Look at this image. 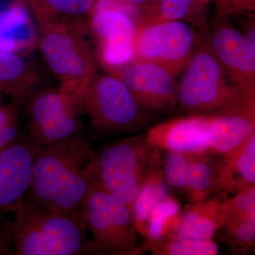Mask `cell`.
<instances>
[{
	"mask_svg": "<svg viewBox=\"0 0 255 255\" xmlns=\"http://www.w3.org/2000/svg\"><path fill=\"white\" fill-rule=\"evenodd\" d=\"M206 153L190 155L185 191L191 203L204 200L215 189L217 169L214 170L204 157Z\"/></svg>",
	"mask_w": 255,
	"mask_h": 255,
	"instance_id": "obj_24",
	"label": "cell"
},
{
	"mask_svg": "<svg viewBox=\"0 0 255 255\" xmlns=\"http://www.w3.org/2000/svg\"><path fill=\"white\" fill-rule=\"evenodd\" d=\"M41 87V75L22 55L0 49V92L9 97L11 105L21 110Z\"/></svg>",
	"mask_w": 255,
	"mask_h": 255,
	"instance_id": "obj_14",
	"label": "cell"
},
{
	"mask_svg": "<svg viewBox=\"0 0 255 255\" xmlns=\"http://www.w3.org/2000/svg\"><path fill=\"white\" fill-rule=\"evenodd\" d=\"M89 28L98 42L121 35L135 39L138 24L127 11L107 7L92 11L89 16Z\"/></svg>",
	"mask_w": 255,
	"mask_h": 255,
	"instance_id": "obj_21",
	"label": "cell"
},
{
	"mask_svg": "<svg viewBox=\"0 0 255 255\" xmlns=\"http://www.w3.org/2000/svg\"><path fill=\"white\" fill-rule=\"evenodd\" d=\"M198 40L194 26L184 21L142 23L134 41L135 58L158 64L176 78L190 62Z\"/></svg>",
	"mask_w": 255,
	"mask_h": 255,
	"instance_id": "obj_9",
	"label": "cell"
},
{
	"mask_svg": "<svg viewBox=\"0 0 255 255\" xmlns=\"http://www.w3.org/2000/svg\"><path fill=\"white\" fill-rule=\"evenodd\" d=\"M80 102L92 130L98 136L138 131L150 118L113 74H96L82 91Z\"/></svg>",
	"mask_w": 255,
	"mask_h": 255,
	"instance_id": "obj_6",
	"label": "cell"
},
{
	"mask_svg": "<svg viewBox=\"0 0 255 255\" xmlns=\"http://www.w3.org/2000/svg\"><path fill=\"white\" fill-rule=\"evenodd\" d=\"M181 214L180 203L171 195L156 205L149 217L144 246L172 234L177 228Z\"/></svg>",
	"mask_w": 255,
	"mask_h": 255,
	"instance_id": "obj_23",
	"label": "cell"
},
{
	"mask_svg": "<svg viewBox=\"0 0 255 255\" xmlns=\"http://www.w3.org/2000/svg\"><path fill=\"white\" fill-rule=\"evenodd\" d=\"M134 38L121 35L99 41L98 57L102 65L112 72L122 68L135 58Z\"/></svg>",
	"mask_w": 255,
	"mask_h": 255,
	"instance_id": "obj_26",
	"label": "cell"
},
{
	"mask_svg": "<svg viewBox=\"0 0 255 255\" xmlns=\"http://www.w3.org/2000/svg\"><path fill=\"white\" fill-rule=\"evenodd\" d=\"M111 74L118 77L147 115H162L177 105V86L170 73L158 64L134 58Z\"/></svg>",
	"mask_w": 255,
	"mask_h": 255,
	"instance_id": "obj_10",
	"label": "cell"
},
{
	"mask_svg": "<svg viewBox=\"0 0 255 255\" xmlns=\"http://www.w3.org/2000/svg\"><path fill=\"white\" fill-rule=\"evenodd\" d=\"M98 0H36L32 11L35 16L53 18L84 28L82 20L90 16Z\"/></svg>",
	"mask_w": 255,
	"mask_h": 255,
	"instance_id": "obj_22",
	"label": "cell"
},
{
	"mask_svg": "<svg viewBox=\"0 0 255 255\" xmlns=\"http://www.w3.org/2000/svg\"><path fill=\"white\" fill-rule=\"evenodd\" d=\"M36 46L60 86L80 98L87 84L97 74L94 53L84 36V28L53 18L36 16Z\"/></svg>",
	"mask_w": 255,
	"mask_h": 255,
	"instance_id": "obj_4",
	"label": "cell"
},
{
	"mask_svg": "<svg viewBox=\"0 0 255 255\" xmlns=\"http://www.w3.org/2000/svg\"><path fill=\"white\" fill-rule=\"evenodd\" d=\"M41 146L23 133L0 149V218L29 190L33 161Z\"/></svg>",
	"mask_w": 255,
	"mask_h": 255,
	"instance_id": "obj_12",
	"label": "cell"
},
{
	"mask_svg": "<svg viewBox=\"0 0 255 255\" xmlns=\"http://www.w3.org/2000/svg\"><path fill=\"white\" fill-rule=\"evenodd\" d=\"M203 43L230 73L255 82V50L227 15H217L204 28Z\"/></svg>",
	"mask_w": 255,
	"mask_h": 255,
	"instance_id": "obj_11",
	"label": "cell"
},
{
	"mask_svg": "<svg viewBox=\"0 0 255 255\" xmlns=\"http://www.w3.org/2000/svg\"><path fill=\"white\" fill-rule=\"evenodd\" d=\"M211 0H158L147 10V22L180 21L203 30L207 26L208 8Z\"/></svg>",
	"mask_w": 255,
	"mask_h": 255,
	"instance_id": "obj_20",
	"label": "cell"
},
{
	"mask_svg": "<svg viewBox=\"0 0 255 255\" xmlns=\"http://www.w3.org/2000/svg\"><path fill=\"white\" fill-rule=\"evenodd\" d=\"M255 132V112L216 114L211 125L209 150L224 155Z\"/></svg>",
	"mask_w": 255,
	"mask_h": 255,
	"instance_id": "obj_18",
	"label": "cell"
},
{
	"mask_svg": "<svg viewBox=\"0 0 255 255\" xmlns=\"http://www.w3.org/2000/svg\"><path fill=\"white\" fill-rule=\"evenodd\" d=\"M31 24L22 5L13 4L0 14V49L18 53L36 45V30Z\"/></svg>",
	"mask_w": 255,
	"mask_h": 255,
	"instance_id": "obj_19",
	"label": "cell"
},
{
	"mask_svg": "<svg viewBox=\"0 0 255 255\" xmlns=\"http://www.w3.org/2000/svg\"><path fill=\"white\" fill-rule=\"evenodd\" d=\"M145 251L154 255H217L218 245L213 240L194 239L191 238L168 236L160 241L143 247Z\"/></svg>",
	"mask_w": 255,
	"mask_h": 255,
	"instance_id": "obj_25",
	"label": "cell"
},
{
	"mask_svg": "<svg viewBox=\"0 0 255 255\" xmlns=\"http://www.w3.org/2000/svg\"><path fill=\"white\" fill-rule=\"evenodd\" d=\"M190 155L177 151H167L163 159V174L170 187L185 190Z\"/></svg>",
	"mask_w": 255,
	"mask_h": 255,
	"instance_id": "obj_28",
	"label": "cell"
},
{
	"mask_svg": "<svg viewBox=\"0 0 255 255\" xmlns=\"http://www.w3.org/2000/svg\"><path fill=\"white\" fill-rule=\"evenodd\" d=\"M10 221L0 218V255L14 254Z\"/></svg>",
	"mask_w": 255,
	"mask_h": 255,
	"instance_id": "obj_31",
	"label": "cell"
},
{
	"mask_svg": "<svg viewBox=\"0 0 255 255\" xmlns=\"http://www.w3.org/2000/svg\"><path fill=\"white\" fill-rule=\"evenodd\" d=\"M21 109L10 105L0 108V149L22 136L19 124Z\"/></svg>",
	"mask_w": 255,
	"mask_h": 255,
	"instance_id": "obj_30",
	"label": "cell"
},
{
	"mask_svg": "<svg viewBox=\"0 0 255 255\" xmlns=\"http://www.w3.org/2000/svg\"><path fill=\"white\" fill-rule=\"evenodd\" d=\"M92 138L83 131L41 145L37 152L31 187L24 199L52 212L80 211L96 176Z\"/></svg>",
	"mask_w": 255,
	"mask_h": 255,
	"instance_id": "obj_1",
	"label": "cell"
},
{
	"mask_svg": "<svg viewBox=\"0 0 255 255\" xmlns=\"http://www.w3.org/2000/svg\"><path fill=\"white\" fill-rule=\"evenodd\" d=\"M80 209L90 233L88 255H139L136 231L127 206L95 178Z\"/></svg>",
	"mask_w": 255,
	"mask_h": 255,
	"instance_id": "obj_5",
	"label": "cell"
},
{
	"mask_svg": "<svg viewBox=\"0 0 255 255\" xmlns=\"http://www.w3.org/2000/svg\"><path fill=\"white\" fill-rule=\"evenodd\" d=\"M213 114H190L157 124L145 134L152 147L189 155L209 152Z\"/></svg>",
	"mask_w": 255,
	"mask_h": 255,
	"instance_id": "obj_13",
	"label": "cell"
},
{
	"mask_svg": "<svg viewBox=\"0 0 255 255\" xmlns=\"http://www.w3.org/2000/svg\"><path fill=\"white\" fill-rule=\"evenodd\" d=\"M223 4H227L240 11H255V0H220Z\"/></svg>",
	"mask_w": 255,
	"mask_h": 255,
	"instance_id": "obj_32",
	"label": "cell"
},
{
	"mask_svg": "<svg viewBox=\"0 0 255 255\" xmlns=\"http://www.w3.org/2000/svg\"><path fill=\"white\" fill-rule=\"evenodd\" d=\"M0 95H1V92H0Z\"/></svg>",
	"mask_w": 255,
	"mask_h": 255,
	"instance_id": "obj_36",
	"label": "cell"
},
{
	"mask_svg": "<svg viewBox=\"0 0 255 255\" xmlns=\"http://www.w3.org/2000/svg\"><path fill=\"white\" fill-rule=\"evenodd\" d=\"M221 228L226 243L235 250L243 251L254 246L255 214L226 220Z\"/></svg>",
	"mask_w": 255,
	"mask_h": 255,
	"instance_id": "obj_27",
	"label": "cell"
},
{
	"mask_svg": "<svg viewBox=\"0 0 255 255\" xmlns=\"http://www.w3.org/2000/svg\"><path fill=\"white\" fill-rule=\"evenodd\" d=\"M23 1H24L25 2L27 3L28 6H29L31 9V8L33 7V6H34L36 0H23Z\"/></svg>",
	"mask_w": 255,
	"mask_h": 255,
	"instance_id": "obj_34",
	"label": "cell"
},
{
	"mask_svg": "<svg viewBox=\"0 0 255 255\" xmlns=\"http://www.w3.org/2000/svg\"><path fill=\"white\" fill-rule=\"evenodd\" d=\"M255 186V132L236 148L224 154L216 174L215 188L236 194Z\"/></svg>",
	"mask_w": 255,
	"mask_h": 255,
	"instance_id": "obj_16",
	"label": "cell"
},
{
	"mask_svg": "<svg viewBox=\"0 0 255 255\" xmlns=\"http://www.w3.org/2000/svg\"><path fill=\"white\" fill-rule=\"evenodd\" d=\"M177 105L189 115L255 112V82L230 73L198 40L177 86Z\"/></svg>",
	"mask_w": 255,
	"mask_h": 255,
	"instance_id": "obj_2",
	"label": "cell"
},
{
	"mask_svg": "<svg viewBox=\"0 0 255 255\" xmlns=\"http://www.w3.org/2000/svg\"><path fill=\"white\" fill-rule=\"evenodd\" d=\"M23 109L25 133L37 145H49L83 131L80 98L61 87L40 89Z\"/></svg>",
	"mask_w": 255,
	"mask_h": 255,
	"instance_id": "obj_8",
	"label": "cell"
},
{
	"mask_svg": "<svg viewBox=\"0 0 255 255\" xmlns=\"http://www.w3.org/2000/svg\"><path fill=\"white\" fill-rule=\"evenodd\" d=\"M221 209L223 223L227 219L255 214V186L247 188L227 201H221Z\"/></svg>",
	"mask_w": 255,
	"mask_h": 255,
	"instance_id": "obj_29",
	"label": "cell"
},
{
	"mask_svg": "<svg viewBox=\"0 0 255 255\" xmlns=\"http://www.w3.org/2000/svg\"><path fill=\"white\" fill-rule=\"evenodd\" d=\"M124 3L135 9H144L148 10L156 4L158 0H121Z\"/></svg>",
	"mask_w": 255,
	"mask_h": 255,
	"instance_id": "obj_33",
	"label": "cell"
},
{
	"mask_svg": "<svg viewBox=\"0 0 255 255\" xmlns=\"http://www.w3.org/2000/svg\"><path fill=\"white\" fill-rule=\"evenodd\" d=\"M222 224L221 201L206 198L192 203L181 214L177 228L170 236L211 241Z\"/></svg>",
	"mask_w": 255,
	"mask_h": 255,
	"instance_id": "obj_17",
	"label": "cell"
},
{
	"mask_svg": "<svg viewBox=\"0 0 255 255\" xmlns=\"http://www.w3.org/2000/svg\"><path fill=\"white\" fill-rule=\"evenodd\" d=\"M152 149L142 134L112 142L95 152L96 177L127 206L131 216Z\"/></svg>",
	"mask_w": 255,
	"mask_h": 255,
	"instance_id": "obj_7",
	"label": "cell"
},
{
	"mask_svg": "<svg viewBox=\"0 0 255 255\" xmlns=\"http://www.w3.org/2000/svg\"><path fill=\"white\" fill-rule=\"evenodd\" d=\"M14 255H88L87 228L81 209L52 212L24 198L9 211Z\"/></svg>",
	"mask_w": 255,
	"mask_h": 255,
	"instance_id": "obj_3",
	"label": "cell"
},
{
	"mask_svg": "<svg viewBox=\"0 0 255 255\" xmlns=\"http://www.w3.org/2000/svg\"><path fill=\"white\" fill-rule=\"evenodd\" d=\"M169 195V186L163 174L162 150L153 147L132 211L134 227L142 237L147 236V223L152 210Z\"/></svg>",
	"mask_w": 255,
	"mask_h": 255,
	"instance_id": "obj_15",
	"label": "cell"
},
{
	"mask_svg": "<svg viewBox=\"0 0 255 255\" xmlns=\"http://www.w3.org/2000/svg\"><path fill=\"white\" fill-rule=\"evenodd\" d=\"M2 104H1V97H0V108H1V107H2Z\"/></svg>",
	"mask_w": 255,
	"mask_h": 255,
	"instance_id": "obj_35",
	"label": "cell"
}]
</instances>
